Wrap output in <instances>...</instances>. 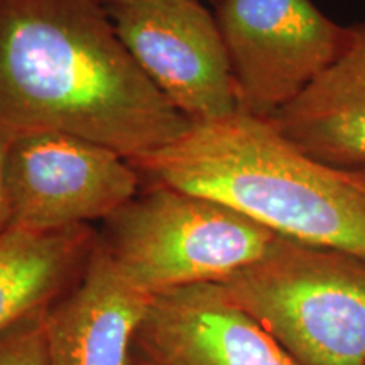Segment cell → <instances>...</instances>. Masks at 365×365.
Returning a JSON list of instances; mask_svg holds the SVG:
<instances>
[{"mask_svg": "<svg viewBox=\"0 0 365 365\" xmlns=\"http://www.w3.org/2000/svg\"><path fill=\"white\" fill-rule=\"evenodd\" d=\"M132 365H296L220 282L153 296Z\"/></svg>", "mask_w": 365, "mask_h": 365, "instance_id": "cell-8", "label": "cell"}, {"mask_svg": "<svg viewBox=\"0 0 365 365\" xmlns=\"http://www.w3.org/2000/svg\"><path fill=\"white\" fill-rule=\"evenodd\" d=\"M276 239L227 205L163 182L137 193L98 235L120 276L150 298L223 282L259 261Z\"/></svg>", "mask_w": 365, "mask_h": 365, "instance_id": "cell-4", "label": "cell"}, {"mask_svg": "<svg viewBox=\"0 0 365 365\" xmlns=\"http://www.w3.org/2000/svg\"><path fill=\"white\" fill-rule=\"evenodd\" d=\"M100 2H103L105 6H110V4H118V2H125V0H100Z\"/></svg>", "mask_w": 365, "mask_h": 365, "instance_id": "cell-15", "label": "cell"}, {"mask_svg": "<svg viewBox=\"0 0 365 365\" xmlns=\"http://www.w3.org/2000/svg\"><path fill=\"white\" fill-rule=\"evenodd\" d=\"M220 284L296 365H365V261L277 235Z\"/></svg>", "mask_w": 365, "mask_h": 365, "instance_id": "cell-3", "label": "cell"}, {"mask_svg": "<svg viewBox=\"0 0 365 365\" xmlns=\"http://www.w3.org/2000/svg\"><path fill=\"white\" fill-rule=\"evenodd\" d=\"M7 180L14 227L41 232L105 222L139 193L129 159L63 132L14 137Z\"/></svg>", "mask_w": 365, "mask_h": 365, "instance_id": "cell-7", "label": "cell"}, {"mask_svg": "<svg viewBox=\"0 0 365 365\" xmlns=\"http://www.w3.org/2000/svg\"><path fill=\"white\" fill-rule=\"evenodd\" d=\"M0 127L63 132L130 163L191 122L153 85L100 0H0Z\"/></svg>", "mask_w": 365, "mask_h": 365, "instance_id": "cell-1", "label": "cell"}, {"mask_svg": "<svg viewBox=\"0 0 365 365\" xmlns=\"http://www.w3.org/2000/svg\"><path fill=\"white\" fill-rule=\"evenodd\" d=\"M14 137L16 135L4 129V127H0V235L6 234L14 227L12 203L7 180V158Z\"/></svg>", "mask_w": 365, "mask_h": 365, "instance_id": "cell-13", "label": "cell"}, {"mask_svg": "<svg viewBox=\"0 0 365 365\" xmlns=\"http://www.w3.org/2000/svg\"><path fill=\"white\" fill-rule=\"evenodd\" d=\"M154 182L215 200L286 239L365 261V195L307 156L269 118L237 110L191 124L132 163Z\"/></svg>", "mask_w": 365, "mask_h": 365, "instance_id": "cell-2", "label": "cell"}, {"mask_svg": "<svg viewBox=\"0 0 365 365\" xmlns=\"http://www.w3.org/2000/svg\"><path fill=\"white\" fill-rule=\"evenodd\" d=\"M269 120L307 156L365 171V19L346 26L339 59Z\"/></svg>", "mask_w": 365, "mask_h": 365, "instance_id": "cell-10", "label": "cell"}, {"mask_svg": "<svg viewBox=\"0 0 365 365\" xmlns=\"http://www.w3.org/2000/svg\"><path fill=\"white\" fill-rule=\"evenodd\" d=\"M200 2H203V4H212V6L215 7V6H218V4L222 2V0H200Z\"/></svg>", "mask_w": 365, "mask_h": 365, "instance_id": "cell-16", "label": "cell"}, {"mask_svg": "<svg viewBox=\"0 0 365 365\" xmlns=\"http://www.w3.org/2000/svg\"><path fill=\"white\" fill-rule=\"evenodd\" d=\"M39 309L0 333V365H53L46 314Z\"/></svg>", "mask_w": 365, "mask_h": 365, "instance_id": "cell-12", "label": "cell"}, {"mask_svg": "<svg viewBox=\"0 0 365 365\" xmlns=\"http://www.w3.org/2000/svg\"><path fill=\"white\" fill-rule=\"evenodd\" d=\"M341 175L345 176V180L349 181L354 188H357L360 193L365 195V171H341Z\"/></svg>", "mask_w": 365, "mask_h": 365, "instance_id": "cell-14", "label": "cell"}, {"mask_svg": "<svg viewBox=\"0 0 365 365\" xmlns=\"http://www.w3.org/2000/svg\"><path fill=\"white\" fill-rule=\"evenodd\" d=\"M137 66L191 124L239 110L215 14L200 0H125L107 6Z\"/></svg>", "mask_w": 365, "mask_h": 365, "instance_id": "cell-6", "label": "cell"}, {"mask_svg": "<svg viewBox=\"0 0 365 365\" xmlns=\"http://www.w3.org/2000/svg\"><path fill=\"white\" fill-rule=\"evenodd\" d=\"M149 303L97 239L83 276L46 314L51 364L132 365V344Z\"/></svg>", "mask_w": 365, "mask_h": 365, "instance_id": "cell-9", "label": "cell"}, {"mask_svg": "<svg viewBox=\"0 0 365 365\" xmlns=\"http://www.w3.org/2000/svg\"><path fill=\"white\" fill-rule=\"evenodd\" d=\"M97 239L90 225L48 232L12 227L0 235V333L73 289Z\"/></svg>", "mask_w": 365, "mask_h": 365, "instance_id": "cell-11", "label": "cell"}, {"mask_svg": "<svg viewBox=\"0 0 365 365\" xmlns=\"http://www.w3.org/2000/svg\"><path fill=\"white\" fill-rule=\"evenodd\" d=\"M215 19L225 44L237 107L271 118L339 59L346 26L313 0H222Z\"/></svg>", "mask_w": 365, "mask_h": 365, "instance_id": "cell-5", "label": "cell"}]
</instances>
